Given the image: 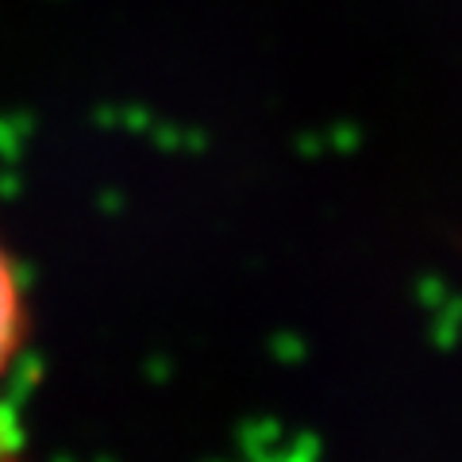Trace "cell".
Returning <instances> with one entry per match:
<instances>
[{
    "mask_svg": "<svg viewBox=\"0 0 462 462\" xmlns=\"http://www.w3.org/2000/svg\"><path fill=\"white\" fill-rule=\"evenodd\" d=\"M35 343V309L16 251L0 239V462H32L20 412V374Z\"/></svg>",
    "mask_w": 462,
    "mask_h": 462,
    "instance_id": "6da1fadb",
    "label": "cell"
}]
</instances>
